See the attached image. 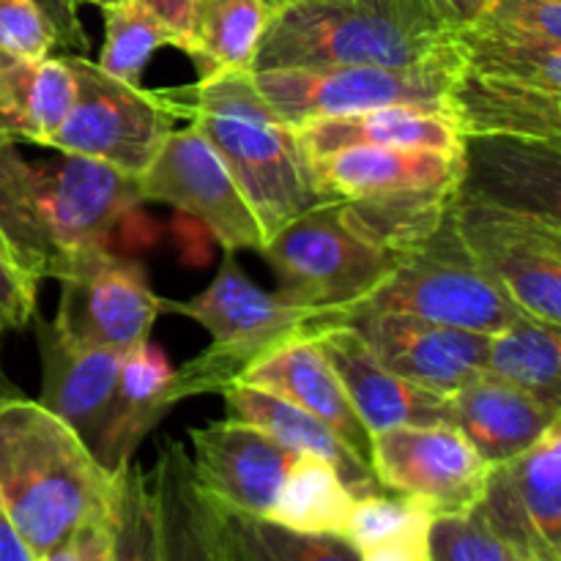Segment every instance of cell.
Instances as JSON below:
<instances>
[{"label":"cell","instance_id":"cell-25","mask_svg":"<svg viewBox=\"0 0 561 561\" xmlns=\"http://www.w3.org/2000/svg\"><path fill=\"white\" fill-rule=\"evenodd\" d=\"M444 115L463 137L510 135L561 142V93L488 80L460 66L449 82Z\"/></svg>","mask_w":561,"mask_h":561},{"label":"cell","instance_id":"cell-4","mask_svg":"<svg viewBox=\"0 0 561 561\" xmlns=\"http://www.w3.org/2000/svg\"><path fill=\"white\" fill-rule=\"evenodd\" d=\"M455 27L431 0H285L272 11L252 71L318 66H414Z\"/></svg>","mask_w":561,"mask_h":561},{"label":"cell","instance_id":"cell-12","mask_svg":"<svg viewBox=\"0 0 561 561\" xmlns=\"http://www.w3.org/2000/svg\"><path fill=\"white\" fill-rule=\"evenodd\" d=\"M58 283L60 301L53 323L71 343L126 354L151 337L162 312V299L153 294L142 266L113 255L107 247L82 255Z\"/></svg>","mask_w":561,"mask_h":561},{"label":"cell","instance_id":"cell-23","mask_svg":"<svg viewBox=\"0 0 561 561\" xmlns=\"http://www.w3.org/2000/svg\"><path fill=\"white\" fill-rule=\"evenodd\" d=\"M175 370L173 359L151 337L124 354L113 414L93 449V458L107 474L118 477L135 460L142 438L175 409Z\"/></svg>","mask_w":561,"mask_h":561},{"label":"cell","instance_id":"cell-28","mask_svg":"<svg viewBox=\"0 0 561 561\" xmlns=\"http://www.w3.org/2000/svg\"><path fill=\"white\" fill-rule=\"evenodd\" d=\"M75 104V77L64 58L0 53V113L14 142L49 148Z\"/></svg>","mask_w":561,"mask_h":561},{"label":"cell","instance_id":"cell-39","mask_svg":"<svg viewBox=\"0 0 561 561\" xmlns=\"http://www.w3.org/2000/svg\"><path fill=\"white\" fill-rule=\"evenodd\" d=\"M477 22L561 44V0H488Z\"/></svg>","mask_w":561,"mask_h":561},{"label":"cell","instance_id":"cell-34","mask_svg":"<svg viewBox=\"0 0 561 561\" xmlns=\"http://www.w3.org/2000/svg\"><path fill=\"white\" fill-rule=\"evenodd\" d=\"M102 11L104 44L96 66L107 71L110 77H115V80L142 85V71L148 69L157 49H179V38L173 36V31L137 0H124V3L110 5V9Z\"/></svg>","mask_w":561,"mask_h":561},{"label":"cell","instance_id":"cell-29","mask_svg":"<svg viewBox=\"0 0 561 561\" xmlns=\"http://www.w3.org/2000/svg\"><path fill=\"white\" fill-rule=\"evenodd\" d=\"M458 66L469 75L561 93V44L469 22L455 27Z\"/></svg>","mask_w":561,"mask_h":561},{"label":"cell","instance_id":"cell-51","mask_svg":"<svg viewBox=\"0 0 561 561\" xmlns=\"http://www.w3.org/2000/svg\"><path fill=\"white\" fill-rule=\"evenodd\" d=\"M266 3H268V9H272V11H277V9H279V5H283V3H285V0H266Z\"/></svg>","mask_w":561,"mask_h":561},{"label":"cell","instance_id":"cell-9","mask_svg":"<svg viewBox=\"0 0 561 561\" xmlns=\"http://www.w3.org/2000/svg\"><path fill=\"white\" fill-rule=\"evenodd\" d=\"M279 294L316 310H354L400 263L343 222L337 203L310 208L263 244Z\"/></svg>","mask_w":561,"mask_h":561},{"label":"cell","instance_id":"cell-21","mask_svg":"<svg viewBox=\"0 0 561 561\" xmlns=\"http://www.w3.org/2000/svg\"><path fill=\"white\" fill-rule=\"evenodd\" d=\"M447 422L488 466H496L526 453L553 425H561V409L480 373L447 394Z\"/></svg>","mask_w":561,"mask_h":561},{"label":"cell","instance_id":"cell-32","mask_svg":"<svg viewBox=\"0 0 561 561\" xmlns=\"http://www.w3.org/2000/svg\"><path fill=\"white\" fill-rule=\"evenodd\" d=\"M354 493L337 471L316 455H296L279 485L268 520L305 535L343 537Z\"/></svg>","mask_w":561,"mask_h":561},{"label":"cell","instance_id":"cell-43","mask_svg":"<svg viewBox=\"0 0 561 561\" xmlns=\"http://www.w3.org/2000/svg\"><path fill=\"white\" fill-rule=\"evenodd\" d=\"M179 38L181 53L190 55L195 44V0H137Z\"/></svg>","mask_w":561,"mask_h":561},{"label":"cell","instance_id":"cell-48","mask_svg":"<svg viewBox=\"0 0 561 561\" xmlns=\"http://www.w3.org/2000/svg\"><path fill=\"white\" fill-rule=\"evenodd\" d=\"M3 142H14V140H11V135H9V126H5V121H3V113H0V146H3Z\"/></svg>","mask_w":561,"mask_h":561},{"label":"cell","instance_id":"cell-30","mask_svg":"<svg viewBox=\"0 0 561 561\" xmlns=\"http://www.w3.org/2000/svg\"><path fill=\"white\" fill-rule=\"evenodd\" d=\"M482 373L561 409V332L559 327L520 316L488 337Z\"/></svg>","mask_w":561,"mask_h":561},{"label":"cell","instance_id":"cell-6","mask_svg":"<svg viewBox=\"0 0 561 561\" xmlns=\"http://www.w3.org/2000/svg\"><path fill=\"white\" fill-rule=\"evenodd\" d=\"M356 312H398L477 334H496L526 316L466 250L455 211L431 239L405 252L394 272L348 318Z\"/></svg>","mask_w":561,"mask_h":561},{"label":"cell","instance_id":"cell-50","mask_svg":"<svg viewBox=\"0 0 561 561\" xmlns=\"http://www.w3.org/2000/svg\"><path fill=\"white\" fill-rule=\"evenodd\" d=\"M0 387H16V383L11 381L9 376H5V370H3V359H0Z\"/></svg>","mask_w":561,"mask_h":561},{"label":"cell","instance_id":"cell-1","mask_svg":"<svg viewBox=\"0 0 561 561\" xmlns=\"http://www.w3.org/2000/svg\"><path fill=\"white\" fill-rule=\"evenodd\" d=\"M137 175L77 153L31 162L0 146V244L36 283L60 279L140 206Z\"/></svg>","mask_w":561,"mask_h":561},{"label":"cell","instance_id":"cell-24","mask_svg":"<svg viewBox=\"0 0 561 561\" xmlns=\"http://www.w3.org/2000/svg\"><path fill=\"white\" fill-rule=\"evenodd\" d=\"M162 561H233L217 502L197 482L190 449L168 438L151 471Z\"/></svg>","mask_w":561,"mask_h":561},{"label":"cell","instance_id":"cell-41","mask_svg":"<svg viewBox=\"0 0 561 561\" xmlns=\"http://www.w3.org/2000/svg\"><path fill=\"white\" fill-rule=\"evenodd\" d=\"M113 504V502H110ZM113 559V515L110 510L77 526L69 537L36 561H110Z\"/></svg>","mask_w":561,"mask_h":561},{"label":"cell","instance_id":"cell-14","mask_svg":"<svg viewBox=\"0 0 561 561\" xmlns=\"http://www.w3.org/2000/svg\"><path fill=\"white\" fill-rule=\"evenodd\" d=\"M474 513L524 561H561V425L488 469Z\"/></svg>","mask_w":561,"mask_h":561},{"label":"cell","instance_id":"cell-47","mask_svg":"<svg viewBox=\"0 0 561 561\" xmlns=\"http://www.w3.org/2000/svg\"><path fill=\"white\" fill-rule=\"evenodd\" d=\"M75 9H80V5H96V9H110V5H118L124 3V0H69Z\"/></svg>","mask_w":561,"mask_h":561},{"label":"cell","instance_id":"cell-31","mask_svg":"<svg viewBox=\"0 0 561 561\" xmlns=\"http://www.w3.org/2000/svg\"><path fill=\"white\" fill-rule=\"evenodd\" d=\"M272 20L266 0H195V60L201 80L219 71H252Z\"/></svg>","mask_w":561,"mask_h":561},{"label":"cell","instance_id":"cell-37","mask_svg":"<svg viewBox=\"0 0 561 561\" xmlns=\"http://www.w3.org/2000/svg\"><path fill=\"white\" fill-rule=\"evenodd\" d=\"M427 561H524L480 515H438L431 526Z\"/></svg>","mask_w":561,"mask_h":561},{"label":"cell","instance_id":"cell-3","mask_svg":"<svg viewBox=\"0 0 561 561\" xmlns=\"http://www.w3.org/2000/svg\"><path fill=\"white\" fill-rule=\"evenodd\" d=\"M186 121L211 142L250 203L263 239L321 206L299 137L261 96L252 71H219L181 88Z\"/></svg>","mask_w":561,"mask_h":561},{"label":"cell","instance_id":"cell-5","mask_svg":"<svg viewBox=\"0 0 561 561\" xmlns=\"http://www.w3.org/2000/svg\"><path fill=\"white\" fill-rule=\"evenodd\" d=\"M162 312L192 318L211 334V345L175 370V405L195 394L225 392L241 373L283 345L345 327V312L301 307L279 290H263L239 266L233 252H225L222 266L206 290L184 301L162 299Z\"/></svg>","mask_w":561,"mask_h":561},{"label":"cell","instance_id":"cell-49","mask_svg":"<svg viewBox=\"0 0 561 561\" xmlns=\"http://www.w3.org/2000/svg\"><path fill=\"white\" fill-rule=\"evenodd\" d=\"M16 394H22L20 389H16V387H0V400H5V398H16Z\"/></svg>","mask_w":561,"mask_h":561},{"label":"cell","instance_id":"cell-2","mask_svg":"<svg viewBox=\"0 0 561 561\" xmlns=\"http://www.w3.org/2000/svg\"><path fill=\"white\" fill-rule=\"evenodd\" d=\"M115 477L38 400H0V513L33 557H44L110 510Z\"/></svg>","mask_w":561,"mask_h":561},{"label":"cell","instance_id":"cell-8","mask_svg":"<svg viewBox=\"0 0 561 561\" xmlns=\"http://www.w3.org/2000/svg\"><path fill=\"white\" fill-rule=\"evenodd\" d=\"M455 33V31H453ZM458 69L455 36L442 53L414 66H318V69L252 71L261 96L290 126L376 107H416L444 115L449 82Z\"/></svg>","mask_w":561,"mask_h":561},{"label":"cell","instance_id":"cell-46","mask_svg":"<svg viewBox=\"0 0 561 561\" xmlns=\"http://www.w3.org/2000/svg\"><path fill=\"white\" fill-rule=\"evenodd\" d=\"M359 561H427V553L414 551L409 546H381L362 551Z\"/></svg>","mask_w":561,"mask_h":561},{"label":"cell","instance_id":"cell-35","mask_svg":"<svg viewBox=\"0 0 561 561\" xmlns=\"http://www.w3.org/2000/svg\"><path fill=\"white\" fill-rule=\"evenodd\" d=\"M433 518L436 515L414 499L392 491L373 493L354 499L343 540H348L356 553L381 546H409L431 557Z\"/></svg>","mask_w":561,"mask_h":561},{"label":"cell","instance_id":"cell-11","mask_svg":"<svg viewBox=\"0 0 561 561\" xmlns=\"http://www.w3.org/2000/svg\"><path fill=\"white\" fill-rule=\"evenodd\" d=\"M142 203H164L190 214L225 252H261L266 239L211 142L195 129H173L146 170L137 175Z\"/></svg>","mask_w":561,"mask_h":561},{"label":"cell","instance_id":"cell-16","mask_svg":"<svg viewBox=\"0 0 561 561\" xmlns=\"http://www.w3.org/2000/svg\"><path fill=\"white\" fill-rule=\"evenodd\" d=\"M345 327L359 334L378 365L438 394H453L480 376L491 337L398 312H356Z\"/></svg>","mask_w":561,"mask_h":561},{"label":"cell","instance_id":"cell-10","mask_svg":"<svg viewBox=\"0 0 561 561\" xmlns=\"http://www.w3.org/2000/svg\"><path fill=\"white\" fill-rule=\"evenodd\" d=\"M460 241L510 299L537 321L561 327V225L455 197Z\"/></svg>","mask_w":561,"mask_h":561},{"label":"cell","instance_id":"cell-45","mask_svg":"<svg viewBox=\"0 0 561 561\" xmlns=\"http://www.w3.org/2000/svg\"><path fill=\"white\" fill-rule=\"evenodd\" d=\"M0 561H36L3 513H0Z\"/></svg>","mask_w":561,"mask_h":561},{"label":"cell","instance_id":"cell-33","mask_svg":"<svg viewBox=\"0 0 561 561\" xmlns=\"http://www.w3.org/2000/svg\"><path fill=\"white\" fill-rule=\"evenodd\" d=\"M219 515L233 561H359V553L343 537L305 535L228 507H219Z\"/></svg>","mask_w":561,"mask_h":561},{"label":"cell","instance_id":"cell-18","mask_svg":"<svg viewBox=\"0 0 561 561\" xmlns=\"http://www.w3.org/2000/svg\"><path fill=\"white\" fill-rule=\"evenodd\" d=\"M31 323L42 359L38 403L66 422L93 455L99 436L113 414L124 354L71 343L38 310L33 312Z\"/></svg>","mask_w":561,"mask_h":561},{"label":"cell","instance_id":"cell-19","mask_svg":"<svg viewBox=\"0 0 561 561\" xmlns=\"http://www.w3.org/2000/svg\"><path fill=\"white\" fill-rule=\"evenodd\" d=\"M332 370L337 373L351 405L373 433L392 427L442 425L447 422V394L394 376L376 362L359 334L351 327L329 329L316 337Z\"/></svg>","mask_w":561,"mask_h":561},{"label":"cell","instance_id":"cell-27","mask_svg":"<svg viewBox=\"0 0 561 561\" xmlns=\"http://www.w3.org/2000/svg\"><path fill=\"white\" fill-rule=\"evenodd\" d=\"M225 411L228 420L247 422V425L261 427L266 436L283 444L288 453L294 455H316V458L327 460L334 471L340 474L343 485L354 493V499L373 496V493H383L387 488L378 482L373 474L370 463L356 458L321 420L301 411L290 400L279 398V394L263 392V389L244 387V383H233L225 392Z\"/></svg>","mask_w":561,"mask_h":561},{"label":"cell","instance_id":"cell-26","mask_svg":"<svg viewBox=\"0 0 561 561\" xmlns=\"http://www.w3.org/2000/svg\"><path fill=\"white\" fill-rule=\"evenodd\" d=\"M307 162L351 146L411 148L460 157L463 135L442 113L394 104V107L362 110L334 118H316L294 126Z\"/></svg>","mask_w":561,"mask_h":561},{"label":"cell","instance_id":"cell-42","mask_svg":"<svg viewBox=\"0 0 561 561\" xmlns=\"http://www.w3.org/2000/svg\"><path fill=\"white\" fill-rule=\"evenodd\" d=\"M33 3L44 11V16H47L49 25H53L58 47L69 49V53L75 55H88V47H91V44H88L85 27H82L77 9L69 0H33Z\"/></svg>","mask_w":561,"mask_h":561},{"label":"cell","instance_id":"cell-7","mask_svg":"<svg viewBox=\"0 0 561 561\" xmlns=\"http://www.w3.org/2000/svg\"><path fill=\"white\" fill-rule=\"evenodd\" d=\"M60 58L75 77V104L49 148L140 175L173 131L175 121L186 118L181 88L146 91L110 77L88 55L66 53Z\"/></svg>","mask_w":561,"mask_h":561},{"label":"cell","instance_id":"cell-38","mask_svg":"<svg viewBox=\"0 0 561 561\" xmlns=\"http://www.w3.org/2000/svg\"><path fill=\"white\" fill-rule=\"evenodd\" d=\"M55 47L53 25L33 0H0V53L44 58Z\"/></svg>","mask_w":561,"mask_h":561},{"label":"cell","instance_id":"cell-40","mask_svg":"<svg viewBox=\"0 0 561 561\" xmlns=\"http://www.w3.org/2000/svg\"><path fill=\"white\" fill-rule=\"evenodd\" d=\"M36 288V279L22 272L0 244V337L31 327L33 312L38 310Z\"/></svg>","mask_w":561,"mask_h":561},{"label":"cell","instance_id":"cell-13","mask_svg":"<svg viewBox=\"0 0 561 561\" xmlns=\"http://www.w3.org/2000/svg\"><path fill=\"white\" fill-rule=\"evenodd\" d=\"M370 466L387 491L414 499L436 518L471 513L491 469L449 422L373 433Z\"/></svg>","mask_w":561,"mask_h":561},{"label":"cell","instance_id":"cell-17","mask_svg":"<svg viewBox=\"0 0 561 561\" xmlns=\"http://www.w3.org/2000/svg\"><path fill=\"white\" fill-rule=\"evenodd\" d=\"M192 469L219 507L268 518L296 455L255 425L217 420L192 427Z\"/></svg>","mask_w":561,"mask_h":561},{"label":"cell","instance_id":"cell-20","mask_svg":"<svg viewBox=\"0 0 561 561\" xmlns=\"http://www.w3.org/2000/svg\"><path fill=\"white\" fill-rule=\"evenodd\" d=\"M310 179L323 203L367 201L420 190H458L460 157L411 148L351 146L310 159Z\"/></svg>","mask_w":561,"mask_h":561},{"label":"cell","instance_id":"cell-22","mask_svg":"<svg viewBox=\"0 0 561 561\" xmlns=\"http://www.w3.org/2000/svg\"><path fill=\"white\" fill-rule=\"evenodd\" d=\"M236 383L290 400L301 411L321 420L356 458L370 463V431L351 405L337 373L318 348L316 337L283 345L247 373H241Z\"/></svg>","mask_w":561,"mask_h":561},{"label":"cell","instance_id":"cell-15","mask_svg":"<svg viewBox=\"0 0 561 561\" xmlns=\"http://www.w3.org/2000/svg\"><path fill=\"white\" fill-rule=\"evenodd\" d=\"M455 197L561 225V142L469 135Z\"/></svg>","mask_w":561,"mask_h":561},{"label":"cell","instance_id":"cell-36","mask_svg":"<svg viewBox=\"0 0 561 561\" xmlns=\"http://www.w3.org/2000/svg\"><path fill=\"white\" fill-rule=\"evenodd\" d=\"M113 559L110 561H162L159 507L153 482L142 466L131 460L113 485Z\"/></svg>","mask_w":561,"mask_h":561},{"label":"cell","instance_id":"cell-44","mask_svg":"<svg viewBox=\"0 0 561 561\" xmlns=\"http://www.w3.org/2000/svg\"><path fill=\"white\" fill-rule=\"evenodd\" d=\"M438 9V14L449 22L453 27L469 25L471 20L480 16V11L485 9L488 0H431Z\"/></svg>","mask_w":561,"mask_h":561}]
</instances>
